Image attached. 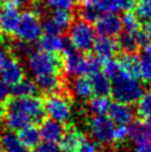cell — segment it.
I'll use <instances>...</instances> for the list:
<instances>
[{
    "mask_svg": "<svg viewBox=\"0 0 151 152\" xmlns=\"http://www.w3.org/2000/svg\"><path fill=\"white\" fill-rule=\"evenodd\" d=\"M133 152H151V141H140L136 142Z\"/></svg>",
    "mask_w": 151,
    "mask_h": 152,
    "instance_id": "7bdbcfd3",
    "label": "cell"
},
{
    "mask_svg": "<svg viewBox=\"0 0 151 152\" xmlns=\"http://www.w3.org/2000/svg\"><path fill=\"white\" fill-rule=\"evenodd\" d=\"M136 16L140 21L151 19V0H139L136 6Z\"/></svg>",
    "mask_w": 151,
    "mask_h": 152,
    "instance_id": "4dcf8cb0",
    "label": "cell"
},
{
    "mask_svg": "<svg viewBox=\"0 0 151 152\" xmlns=\"http://www.w3.org/2000/svg\"><path fill=\"white\" fill-rule=\"evenodd\" d=\"M0 77L4 83L13 86L25 78V70L19 59L10 57L6 64L0 68Z\"/></svg>",
    "mask_w": 151,
    "mask_h": 152,
    "instance_id": "9c48e42d",
    "label": "cell"
},
{
    "mask_svg": "<svg viewBox=\"0 0 151 152\" xmlns=\"http://www.w3.org/2000/svg\"><path fill=\"white\" fill-rule=\"evenodd\" d=\"M68 85L73 99H78L80 102H87L92 98V85L87 76L73 77V80L68 82Z\"/></svg>",
    "mask_w": 151,
    "mask_h": 152,
    "instance_id": "8fae6325",
    "label": "cell"
},
{
    "mask_svg": "<svg viewBox=\"0 0 151 152\" xmlns=\"http://www.w3.org/2000/svg\"><path fill=\"white\" fill-rule=\"evenodd\" d=\"M27 67L34 77L43 75L65 76L62 53H50L42 50H32L27 56Z\"/></svg>",
    "mask_w": 151,
    "mask_h": 152,
    "instance_id": "6da1fadb",
    "label": "cell"
},
{
    "mask_svg": "<svg viewBox=\"0 0 151 152\" xmlns=\"http://www.w3.org/2000/svg\"><path fill=\"white\" fill-rule=\"evenodd\" d=\"M1 145L4 152H28V149L22 144L18 135L10 130L1 137Z\"/></svg>",
    "mask_w": 151,
    "mask_h": 152,
    "instance_id": "cb8c5ba5",
    "label": "cell"
},
{
    "mask_svg": "<svg viewBox=\"0 0 151 152\" xmlns=\"http://www.w3.org/2000/svg\"><path fill=\"white\" fill-rule=\"evenodd\" d=\"M1 31H2V30H1V28H0V37H1Z\"/></svg>",
    "mask_w": 151,
    "mask_h": 152,
    "instance_id": "816d5d0a",
    "label": "cell"
},
{
    "mask_svg": "<svg viewBox=\"0 0 151 152\" xmlns=\"http://www.w3.org/2000/svg\"><path fill=\"white\" fill-rule=\"evenodd\" d=\"M133 36H134V38H136V41H137L139 47H146L147 45L150 43L151 39L144 30L139 29L138 31L134 32Z\"/></svg>",
    "mask_w": 151,
    "mask_h": 152,
    "instance_id": "f35d334b",
    "label": "cell"
},
{
    "mask_svg": "<svg viewBox=\"0 0 151 152\" xmlns=\"http://www.w3.org/2000/svg\"><path fill=\"white\" fill-rule=\"evenodd\" d=\"M18 138L20 139V141L22 142V144L25 145L27 149H34L36 148L39 142H40V131L37 128L36 124H27L26 127H23L22 129L19 130L18 132Z\"/></svg>",
    "mask_w": 151,
    "mask_h": 152,
    "instance_id": "ffe728a7",
    "label": "cell"
},
{
    "mask_svg": "<svg viewBox=\"0 0 151 152\" xmlns=\"http://www.w3.org/2000/svg\"><path fill=\"white\" fill-rule=\"evenodd\" d=\"M102 70H103L102 73L107 78H109V79H114L119 75L122 73L121 67H120V64L118 62V60H114L112 58L103 61V64H102Z\"/></svg>",
    "mask_w": 151,
    "mask_h": 152,
    "instance_id": "f1b7e54d",
    "label": "cell"
},
{
    "mask_svg": "<svg viewBox=\"0 0 151 152\" xmlns=\"http://www.w3.org/2000/svg\"><path fill=\"white\" fill-rule=\"evenodd\" d=\"M47 6L52 9H63V10H73L76 6L75 0H47Z\"/></svg>",
    "mask_w": 151,
    "mask_h": 152,
    "instance_id": "836d02e7",
    "label": "cell"
},
{
    "mask_svg": "<svg viewBox=\"0 0 151 152\" xmlns=\"http://www.w3.org/2000/svg\"><path fill=\"white\" fill-rule=\"evenodd\" d=\"M71 46L80 52H90L96 40V30L89 22L76 20L68 31Z\"/></svg>",
    "mask_w": 151,
    "mask_h": 152,
    "instance_id": "277c9868",
    "label": "cell"
},
{
    "mask_svg": "<svg viewBox=\"0 0 151 152\" xmlns=\"http://www.w3.org/2000/svg\"><path fill=\"white\" fill-rule=\"evenodd\" d=\"M86 140V135L82 131L68 124L66 132L60 141V149L62 152H75L80 147V144Z\"/></svg>",
    "mask_w": 151,
    "mask_h": 152,
    "instance_id": "5bb4252c",
    "label": "cell"
},
{
    "mask_svg": "<svg viewBox=\"0 0 151 152\" xmlns=\"http://www.w3.org/2000/svg\"><path fill=\"white\" fill-rule=\"evenodd\" d=\"M137 0H112V13L118 11H130L136 8Z\"/></svg>",
    "mask_w": 151,
    "mask_h": 152,
    "instance_id": "d6a6232c",
    "label": "cell"
},
{
    "mask_svg": "<svg viewBox=\"0 0 151 152\" xmlns=\"http://www.w3.org/2000/svg\"><path fill=\"white\" fill-rule=\"evenodd\" d=\"M141 58H142V60H151V43L143 47Z\"/></svg>",
    "mask_w": 151,
    "mask_h": 152,
    "instance_id": "ee69618b",
    "label": "cell"
},
{
    "mask_svg": "<svg viewBox=\"0 0 151 152\" xmlns=\"http://www.w3.org/2000/svg\"><path fill=\"white\" fill-rule=\"evenodd\" d=\"M88 128L93 141L98 144L109 145L113 142V121L105 115H92L88 120Z\"/></svg>",
    "mask_w": 151,
    "mask_h": 152,
    "instance_id": "52a82bcc",
    "label": "cell"
},
{
    "mask_svg": "<svg viewBox=\"0 0 151 152\" xmlns=\"http://www.w3.org/2000/svg\"><path fill=\"white\" fill-rule=\"evenodd\" d=\"M137 114L141 120H147L151 117V90L146 92L138 101Z\"/></svg>",
    "mask_w": 151,
    "mask_h": 152,
    "instance_id": "83f0119b",
    "label": "cell"
},
{
    "mask_svg": "<svg viewBox=\"0 0 151 152\" xmlns=\"http://www.w3.org/2000/svg\"><path fill=\"white\" fill-rule=\"evenodd\" d=\"M42 27L40 17L29 9L25 10L20 15L19 23L15 32V36L26 42L32 43L39 40L41 36Z\"/></svg>",
    "mask_w": 151,
    "mask_h": 152,
    "instance_id": "8992f818",
    "label": "cell"
},
{
    "mask_svg": "<svg viewBox=\"0 0 151 152\" xmlns=\"http://www.w3.org/2000/svg\"><path fill=\"white\" fill-rule=\"evenodd\" d=\"M40 127V137L47 143H58L66 132L67 126L54 119H45Z\"/></svg>",
    "mask_w": 151,
    "mask_h": 152,
    "instance_id": "30bf717a",
    "label": "cell"
},
{
    "mask_svg": "<svg viewBox=\"0 0 151 152\" xmlns=\"http://www.w3.org/2000/svg\"><path fill=\"white\" fill-rule=\"evenodd\" d=\"M9 0H0V4H7V2H8Z\"/></svg>",
    "mask_w": 151,
    "mask_h": 152,
    "instance_id": "681fc988",
    "label": "cell"
},
{
    "mask_svg": "<svg viewBox=\"0 0 151 152\" xmlns=\"http://www.w3.org/2000/svg\"><path fill=\"white\" fill-rule=\"evenodd\" d=\"M121 21H122V28H125L127 32L134 34L136 31H138L140 29V20L136 16V13L133 12L127 11L123 15Z\"/></svg>",
    "mask_w": 151,
    "mask_h": 152,
    "instance_id": "f546056e",
    "label": "cell"
},
{
    "mask_svg": "<svg viewBox=\"0 0 151 152\" xmlns=\"http://www.w3.org/2000/svg\"><path fill=\"white\" fill-rule=\"evenodd\" d=\"M19 19L20 15L17 9L4 4V9L0 11V28L7 36H15Z\"/></svg>",
    "mask_w": 151,
    "mask_h": 152,
    "instance_id": "4fadbf2b",
    "label": "cell"
},
{
    "mask_svg": "<svg viewBox=\"0 0 151 152\" xmlns=\"http://www.w3.org/2000/svg\"><path fill=\"white\" fill-rule=\"evenodd\" d=\"M10 57H11V53L8 49V43H1V46H0V68L6 64V61Z\"/></svg>",
    "mask_w": 151,
    "mask_h": 152,
    "instance_id": "60d3db41",
    "label": "cell"
},
{
    "mask_svg": "<svg viewBox=\"0 0 151 152\" xmlns=\"http://www.w3.org/2000/svg\"><path fill=\"white\" fill-rule=\"evenodd\" d=\"M75 1H76V4H77V6H81V4H86L87 0H75Z\"/></svg>",
    "mask_w": 151,
    "mask_h": 152,
    "instance_id": "7dc6e473",
    "label": "cell"
},
{
    "mask_svg": "<svg viewBox=\"0 0 151 152\" xmlns=\"http://www.w3.org/2000/svg\"><path fill=\"white\" fill-rule=\"evenodd\" d=\"M6 106L19 110L27 114L32 124L41 123L47 117L43 107V100L39 97H25V98H11L6 102Z\"/></svg>",
    "mask_w": 151,
    "mask_h": 152,
    "instance_id": "5b68a950",
    "label": "cell"
},
{
    "mask_svg": "<svg viewBox=\"0 0 151 152\" xmlns=\"http://www.w3.org/2000/svg\"><path fill=\"white\" fill-rule=\"evenodd\" d=\"M110 102L108 97H95L91 98L88 101V109L90 113L93 115H105L107 112H109Z\"/></svg>",
    "mask_w": 151,
    "mask_h": 152,
    "instance_id": "484cf974",
    "label": "cell"
},
{
    "mask_svg": "<svg viewBox=\"0 0 151 152\" xmlns=\"http://www.w3.org/2000/svg\"><path fill=\"white\" fill-rule=\"evenodd\" d=\"M99 13L100 12L96 8H93L92 6H90L88 4L78 6V9H77L78 18L86 22H89V23L96 22V20L99 18Z\"/></svg>",
    "mask_w": 151,
    "mask_h": 152,
    "instance_id": "4316f807",
    "label": "cell"
},
{
    "mask_svg": "<svg viewBox=\"0 0 151 152\" xmlns=\"http://www.w3.org/2000/svg\"><path fill=\"white\" fill-rule=\"evenodd\" d=\"M6 113V103H0V121L4 119Z\"/></svg>",
    "mask_w": 151,
    "mask_h": 152,
    "instance_id": "bcb514c9",
    "label": "cell"
},
{
    "mask_svg": "<svg viewBox=\"0 0 151 152\" xmlns=\"http://www.w3.org/2000/svg\"><path fill=\"white\" fill-rule=\"evenodd\" d=\"M117 37L119 50H121V52H125V53H136V55L138 53L140 47L138 46V43L136 41L133 34L125 31V32H120Z\"/></svg>",
    "mask_w": 151,
    "mask_h": 152,
    "instance_id": "d4e9b609",
    "label": "cell"
},
{
    "mask_svg": "<svg viewBox=\"0 0 151 152\" xmlns=\"http://www.w3.org/2000/svg\"><path fill=\"white\" fill-rule=\"evenodd\" d=\"M98 143L93 140H84L75 152H98Z\"/></svg>",
    "mask_w": 151,
    "mask_h": 152,
    "instance_id": "8d00e7d4",
    "label": "cell"
},
{
    "mask_svg": "<svg viewBox=\"0 0 151 152\" xmlns=\"http://www.w3.org/2000/svg\"><path fill=\"white\" fill-rule=\"evenodd\" d=\"M38 91L39 90H38L34 81L28 79V78H23L21 81L11 87L10 94L12 96V98H25L36 96Z\"/></svg>",
    "mask_w": 151,
    "mask_h": 152,
    "instance_id": "44dd1931",
    "label": "cell"
},
{
    "mask_svg": "<svg viewBox=\"0 0 151 152\" xmlns=\"http://www.w3.org/2000/svg\"><path fill=\"white\" fill-rule=\"evenodd\" d=\"M51 19L58 25V27L62 30L63 34H68L71 25L75 21V16L70 10H63V9H54L51 12Z\"/></svg>",
    "mask_w": 151,
    "mask_h": 152,
    "instance_id": "603a6c76",
    "label": "cell"
},
{
    "mask_svg": "<svg viewBox=\"0 0 151 152\" xmlns=\"http://www.w3.org/2000/svg\"><path fill=\"white\" fill-rule=\"evenodd\" d=\"M110 119L117 124L126 126L132 121L134 117V111L130 107V104L121 103V102H114L111 103L109 108Z\"/></svg>",
    "mask_w": 151,
    "mask_h": 152,
    "instance_id": "2e32d148",
    "label": "cell"
},
{
    "mask_svg": "<svg viewBox=\"0 0 151 152\" xmlns=\"http://www.w3.org/2000/svg\"><path fill=\"white\" fill-rule=\"evenodd\" d=\"M68 42L67 39L61 38L59 36H49L45 34L39 38L38 47L39 49L50 53H62L63 50L66 49Z\"/></svg>",
    "mask_w": 151,
    "mask_h": 152,
    "instance_id": "ac0fdd59",
    "label": "cell"
},
{
    "mask_svg": "<svg viewBox=\"0 0 151 152\" xmlns=\"http://www.w3.org/2000/svg\"><path fill=\"white\" fill-rule=\"evenodd\" d=\"M86 4L92 6L99 12H112V0H87Z\"/></svg>",
    "mask_w": 151,
    "mask_h": 152,
    "instance_id": "e575fe53",
    "label": "cell"
},
{
    "mask_svg": "<svg viewBox=\"0 0 151 152\" xmlns=\"http://www.w3.org/2000/svg\"><path fill=\"white\" fill-rule=\"evenodd\" d=\"M93 52L97 58H99L100 61L111 59L113 56L117 55L119 51L117 39L113 37H99L95 40L93 43Z\"/></svg>",
    "mask_w": 151,
    "mask_h": 152,
    "instance_id": "7c38bea8",
    "label": "cell"
},
{
    "mask_svg": "<svg viewBox=\"0 0 151 152\" xmlns=\"http://www.w3.org/2000/svg\"><path fill=\"white\" fill-rule=\"evenodd\" d=\"M111 96L117 102L132 104L140 100L144 94V87L137 79L128 77L122 71L111 82Z\"/></svg>",
    "mask_w": 151,
    "mask_h": 152,
    "instance_id": "7a4b0ae2",
    "label": "cell"
},
{
    "mask_svg": "<svg viewBox=\"0 0 151 152\" xmlns=\"http://www.w3.org/2000/svg\"><path fill=\"white\" fill-rule=\"evenodd\" d=\"M41 27L45 34H49V36H61V34H63L62 30L59 28L58 25L49 16L43 17Z\"/></svg>",
    "mask_w": 151,
    "mask_h": 152,
    "instance_id": "1f68e13d",
    "label": "cell"
},
{
    "mask_svg": "<svg viewBox=\"0 0 151 152\" xmlns=\"http://www.w3.org/2000/svg\"><path fill=\"white\" fill-rule=\"evenodd\" d=\"M118 62L121 67V70L128 77L133 79H138L141 77V61L136 53L121 52L118 56Z\"/></svg>",
    "mask_w": 151,
    "mask_h": 152,
    "instance_id": "9a60e30c",
    "label": "cell"
},
{
    "mask_svg": "<svg viewBox=\"0 0 151 152\" xmlns=\"http://www.w3.org/2000/svg\"><path fill=\"white\" fill-rule=\"evenodd\" d=\"M128 130V137L133 143L140 141H151V124L144 120L132 122Z\"/></svg>",
    "mask_w": 151,
    "mask_h": 152,
    "instance_id": "d6986e66",
    "label": "cell"
},
{
    "mask_svg": "<svg viewBox=\"0 0 151 152\" xmlns=\"http://www.w3.org/2000/svg\"><path fill=\"white\" fill-rule=\"evenodd\" d=\"M128 127L126 126H122V124H119L117 128H114V131H113V142H122L127 139L128 137Z\"/></svg>",
    "mask_w": 151,
    "mask_h": 152,
    "instance_id": "d590c367",
    "label": "cell"
},
{
    "mask_svg": "<svg viewBox=\"0 0 151 152\" xmlns=\"http://www.w3.org/2000/svg\"><path fill=\"white\" fill-rule=\"evenodd\" d=\"M90 81L92 85L93 94L97 97H108L111 93V82L102 72L99 71L90 76Z\"/></svg>",
    "mask_w": 151,
    "mask_h": 152,
    "instance_id": "7402d4cb",
    "label": "cell"
},
{
    "mask_svg": "<svg viewBox=\"0 0 151 152\" xmlns=\"http://www.w3.org/2000/svg\"><path fill=\"white\" fill-rule=\"evenodd\" d=\"M144 121H147L148 123H150V124H151V117H149V118H148L147 120H144Z\"/></svg>",
    "mask_w": 151,
    "mask_h": 152,
    "instance_id": "f907efd6",
    "label": "cell"
},
{
    "mask_svg": "<svg viewBox=\"0 0 151 152\" xmlns=\"http://www.w3.org/2000/svg\"><path fill=\"white\" fill-rule=\"evenodd\" d=\"M32 152H62L60 147H58L56 143H47V142H43V143H39L34 148V151Z\"/></svg>",
    "mask_w": 151,
    "mask_h": 152,
    "instance_id": "74e56055",
    "label": "cell"
},
{
    "mask_svg": "<svg viewBox=\"0 0 151 152\" xmlns=\"http://www.w3.org/2000/svg\"><path fill=\"white\" fill-rule=\"evenodd\" d=\"M10 94V89L8 88V85L4 83L2 80H0V103H6L9 99Z\"/></svg>",
    "mask_w": 151,
    "mask_h": 152,
    "instance_id": "b9f144b4",
    "label": "cell"
},
{
    "mask_svg": "<svg viewBox=\"0 0 151 152\" xmlns=\"http://www.w3.org/2000/svg\"><path fill=\"white\" fill-rule=\"evenodd\" d=\"M72 101L71 98L65 94L46 96L43 100L45 111L51 119L68 126L72 118Z\"/></svg>",
    "mask_w": 151,
    "mask_h": 152,
    "instance_id": "3957f363",
    "label": "cell"
},
{
    "mask_svg": "<svg viewBox=\"0 0 151 152\" xmlns=\"http://www.w3.org/2000/svg\"><path fill=\"white\" fill-rule=\"evenodd\" d=\"M4 123L6 127L8 128L10 131H19L23 127H26L27 124H30L31 119L25 114L23 112H21L19 110H16L13 108L6 106V113H4Z\"/></svg>",
    "mask_w": 151,
    "mask_h": 152,
    "instance_id": "e0dca14e",
    "label": "cell"
},
{
    "mask_svg": "<svg viewBox=\"0 0 151 152\" xmlns=\"http://www.w3.org/2000/svg\"><path fill=\"white\" fill-rule=\"evenodd\" d=\"M95 30L101 37H117L122 30L121 18L117 13H103L96 20Z\"/></svg>",
    "mask_w": 151,
    "mask_h": 152,
    "instance_id": "ba28073f",
    "label": "cell"
},
{
    "mask_svg": "<svg viewBox=\"0 0 151 152\" xmlns=\"http://www.w3.org/2000/svg\"><path fill=\"white\" fill-rule=\"evenodd\" d=\"M0 130H1V121H0ZM2 150V145H1V137H0V151Z\"/></svg>",
    "mask_w": 151,
    "mask_h": 152,
    "instance_id": "c3c4849f",
    "label": "cell"
},
{
    "mask_svg": "<svg viewBox=\"0 0 151 152\" xmlns=\"http://www.w3.org/2000/svg\"><path fill=\"white\" fill-rule=\"evenodd\" d=\"M144 31L147 32L148 36H149L151 39V19H149V20L146 21V25H144Z\"/></svg>",
    "mask_w": 151,
    "mask_h": 152,
    "instance_id": "f6af8a7d",
    "label": "cell"
},
{
    "mask_svg": "<svg viewBox=\"0 0 151 152\" xmlns=\"http://www.w3.org/2000/svg\"><path fill=\"white\" fill-rule=\"evenodd\" d=\"M141 77L146 82H151V60H142Z\"/></svg>",
    "mask_w": 151,
    "mask_h": 152,
    "instance_id": "ab89813d",
    "label": "cell"
}]
</instances>
